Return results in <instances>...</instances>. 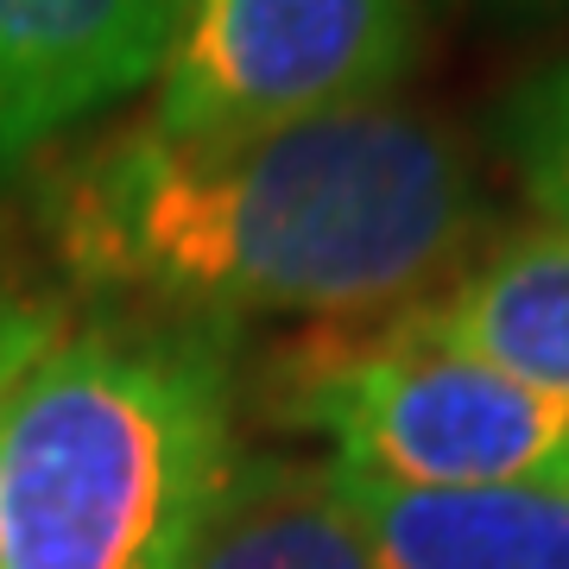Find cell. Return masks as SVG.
<instances>
[{"label":"cell","instance_id":"4","mask_svg":"<svg viewBox=\"0 0 569 569\" xmlns=\"http://www.w3.org/2000/svg\"><path fill=\"white\" fill-rule=\"evenodd\" d=\"M418 58V0H183L152 114L171 140H247L380 108Z\"/></svg>","mask_w":569,"mask_h":569},{"label":"cell","instance_id":"10","mask_svg":"<svg viewBox=\"0 0 569 569\" xmlns=\"http://www.w3.org/2000/svg\"><path fill=\"white\" fill-rule=\"evenodd\" d=\"M63 336V305L51 291L0 279V411L20 392V380L51 355V342Z\"/></svg>","mask_w":569,"mask_h":569},{"label":"cell","instance_id":"8","mask_svg":"<svg viewBox=\"0 0 569 569\" xmlns=\"http://www.w3.org/2000/svg\"><path fill=\"white\" fill-rule=\"evenodd\" d=\"M190 569H373L336 468L234 462Z\"/></svg>","mask_w":569,"mask_h":569},{"label":"cell","instance_id":"1","mask_svg":"<svg viewBox=\"0 0 569 569\" xmlns=\"http://www.w3.org/2000/svg\"><path fill=\"white\" fill-rule=\"evenodd\" d=\"M63 272L171 323H373L462 279L488 222L468 146L418 108L171 140L121 127L39 197Z\"/></svg>","mask_w":569,"mask_h":569},{"label":"cell","instance_id":"7","mask_svg":"<svg viewBox=\"0 0 569 569\" xmlns=\"http://www.w3.org/2000/svg\"><path fill=\"white\" fill-rule=\"evenodd\" d=\"M437 336L526 387L569 399V234L519 228L430 298Z\"/></svg>","mask_w":569,"mask_h":569},{"label":"cell","instance_id":"2","mask_svg":"<svg viewBox=\"0 0 569 569\" xmlns=\"http://www.w3.org/2000/svg\"><path fill=\"white\" fill-rule=\"evenodd\" d=\"M234 462L216 329H63L0 411V569H190Z\"/></svg>","mask_w":569,"mask_h":569},{"label":"cell","instance_id":"5","mask_svg":"<svg viewBox=\"0 0 569 569\" xmlns=\"http://www.w3.org/2000/svg\"><path fill=\"white\" fill-rule=\"evenodd\" d=\"M171 0H0V178L159 77Z\"/></svg>","mask_w":569,"mask_h":569},{"label":"cell","instance_id":"11","mask_svg":"<svg viewBox=\"0 0 569 569\" xmlns=\"http://www.w3.org/2000/svg\"><path fill=\"white\" fill-rule=\"evenodd\" d=\"M557 488H569V468H563V481H557Z\"/></svg>","mask_w":569,"mask_h":569},{"label":"cell","instance_id":"6","mask_svg":"<svg viewBox=\"0 0 569 569\" xmlns=\"http://www.w3.org/2000/svg\"><path fill=\"white\" fill-rule=\"evenodd\" d=\"M342 488L373 569H569V488L557 481L411 493L342 475Z\"/></svg>","mask_w":569,"mask_h":569},{"label":"cell","instance_id":"12","mask_svg":"<svg viewBox=\"0 0 569 569\" xmlns=\"http://www.w3.org/2000/svg\"><path fill=\"white\" fill-rule=\"evenodd\" d=\"M171 7H183V0H171Z\"/></svg>","mask_w":569,"mask_h":569},{"label":"cell","instance_id":"3","mask_svg":"<svg viewBox=\"0 0 569 569\" xmlns=\"http://www.w3.org/2000/svg\"><path fill=\"white\" fill-rule=\"evenodd\" d=\"M266 411L329 437L336 468L380 488H538L569 468V399L443 342L425 305L284 342L266 367Z\"/></svg>","mask_w":569,"mask_h":569},{"label":"cell","instance_id":"9","mask_svg":"<svg viewBox=\"0 0 569 569\" xmlns=\"http://www.w3.org/2000/svg\"><path fill=\"white\" fill-rule=\"evenodd\" d=\"M507 159L545 228L569 234V58L519 82L507 102Z\"/></svg>","mask_w":569,"mask_h":569}]
</instances>
